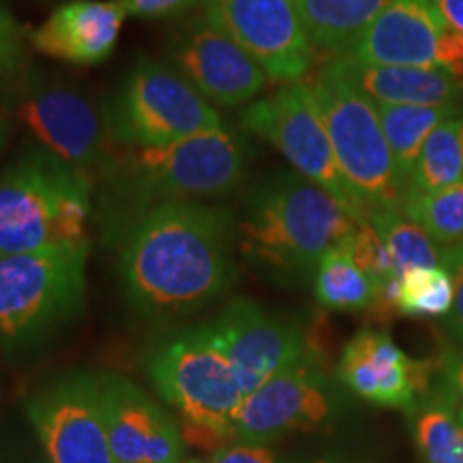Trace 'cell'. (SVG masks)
I'll return each mask as SVG.
<instances>
[{
    "label": "cell",
    "mask_w": 463,
    "mask_h": 463,
    "mask_svg": "<svg viewBox=\"0 0 463 463\" xmlns=\"http://www.w3.org/2000/svg\"><path fill=\"white\" fill-rule=\"evenodd\" d=\"M253 146L241 127L184 137L155 148H114L99 181L103 234L114 242L127 225L167 202H204L245 181Z\"/></svg>",
    "instance_id": "obj_2"
},
{
    "label": "cell",
    "mask_w": 463,
    "mask_h": 463,
    "mask_svg": "<svg viewBox=\"0 0 463 463\" xmlns=\"http://www.w3.org/2000/svg\"><path fill=\"white\" fill-rule=\"evenodd\" d=\"M167 61L213 106H249L269 82L258 62L204 15H191L176 26L167 45Z\"/></svg>",
    "instance_id": "obj_14"
},
{
    "label": "cell",
    "mask_w": 463,
    "mask_h": 463,
    "mask_svg": "<svg viewBox=\"0 0 463 463\" xmlns=\"http://www.w3.org/2000/svg\"><path fill=\"white\" fill-rule=\"evenodd\" d=\"M48 463H116L103 420L99 373L65 372L26 399Z\"/></svg>",
    "instance_id": "obj_11"
},
{
    "label": "cell",
    "mask_w": 463,
    "mask_h": 463,
    "mask_svg": "<svg viewBox=\"0 0 463 463\" xmlns=\"http://www.w3.org/2000/svg\"><path fill=\"white\" fill-rule=\"evenodd\" d=\"M208 463H283L273 449L266 444H223L222 449L213 450Z\"/></svg>",
    "instance_id": "obj_34"
},
{
    "label": "cell",
    "mask_w": 463,
    "mask_h": 463,
    "mask_svg": "<svg viewBox=\"0 0 463 463\" xmlns=\"http://www.w3.org/2000/svg\"><path fill=\"white\" fill-rule=\"evenodd\" d=\"M89 256L86 241L0 260V341L31 345L78 320Z\"/></svg>",
    "instance_id": "obj_7"
},
{
    "label": "cell",
    "mask_w": 463,
    "mask_h": 463,
    "mask_svg": "<svg viewBox=\"0 0 463 463\" xmlns=\"http://www.w3.org/2000/svg\"><path fill=\"white\" fill-rule=\"evenodd\" d=\"M402 213L431 236L439 249L463 241V183L431 194H408Z\"/></svg>",
    "instance_id": "obj_26"
},
{
    "label": "cell",
    "mask_w": 463,
    "mask_h": 463,
    "mask_svg": "<svg viewBox=\"0 0 463 463\" xmlns=\"http://www.w3.org/2000/svg\"><path fill=\"white\" fill-rule=\"evenodd\" d=\"M187 453L184 436L178 422L165 412L159 416L146 450V463H181Z\"/></svg>",
    "instance_id": "obj_31"
},
{
    "label": "cell",
    "mask_w": 463,
    "mask_h": 463,
    "mask_svg": "<svg viewBox=\"0 0 463 463\" xmlns=\"http://www.w3.org/2000/svg\"><path fill=\"white\" fill-rule=\"evenodd\" d=\"M391 0H294L316 50L345 56Z\"/></svg>",
    "instance_id": "obj_21"
},
{
    "label": "cell",
    "mask_w": 463,
    "mask_h": 463,
    "mask_svg": "<svg viewBox=\"0 0 463 463\" xmlns=\"http://www.w3.org/2000/svg\"><path fill=\"white\" fill-rule=\"evenodd\" d=\"M375 103L382 129L389 140L391 153L395 157V165L405 191H408L410 176H412L420 148L427 137L439 125L450 118H463L459 112L450 108L433 106H397V103Z\"/></svg>",
    "instance_id": "obj_22"
},
{
    "label": "cell",
    "mask_w": 463,
    "mask_h": 463,
    "mask_svg": "<svg viewBox=\"0 0 463 463\" xmlns=\"http://www.w3.org/2000/svg\"><path fill=\"white\" fill-rule=\"evenodd\" d=\"M331 61L372 101L450 108L463 116V78L444 69L367 65L350 56H333Z\"/></svg>",
    "instance_id": "obj_19"
},
{
    "label": "cell",
    "mask_w": 463,
    "mask_h": 463,
    "mask_svg": "<svg viewBox=\"0 0 463 463\" xmlns=\"http://www.w3.org/2000/svg\"><path fill=\"white\" fill-rule=\"evenodd\" d=\"M95 176L42 146L0 174V260L89 241Z\"/></svg>",
    "instance_id": "obj_4"
},
{
    "label": "cell",
    "mask_w": 463,
    "mask_h": 463,
    "mask_svg": "<svg viewBox=\"0 0 463 463\" xmlns=\"http://www.w3.org/2000/svg\"><path fill=\"white\" fill-rule=\"evenodd\" d=\"M239 127L279 150L294 172L331 194L356 223L367 222L361 202L339 170L331 137L307 82L286 84L270 97L249 103Z\"/></svg>",
    "instance_id": "obj_9"
},
{
    "label": "cell",
    "mask_w": 463,
    "mask_h": 463,
    "mask_svg": "<svg viewBox=\"0 0 463 463\" xmlns=\"http://www.w3.org/2000/svg\"><path fill=\"white\" fill-rule=\"evenodd\" d=\"M208 322L215 328L245 397L309 354V341L298 324L270 314L256 300H230Z\"/></svg>",
    "instance_id": "obj_15"
},
{
    "label": "cell",
    "mask_w": 463,
    "mask_h": 463,
    "mask_svg": "<svg viewBox=\"0 0 463 463\" xmlns=\"http://www.w3.org/2000/svg\"><path fill=\"white\" fill-rule=\"evenodd\" d=\"M453 277L447 269H414L399 277V316L444 317L453 307Z\"/></svg>",
    "instance_id": "obj_28"
},
{
    "label": "cell",
    "mask_w": 463,
    "mask_h": 463,
    "mask_svg": "<svg viewBox=\"0 0 463 463\" xmlns=\"http://www.w3.org/2000/svg\"><path fill=\"white\" fill-rule=\"evenodd\" d=\"M463 183V118L442 123L422 144L408 194H431Z\"/></svg>",
    "instance_id": "obj_24"
},
{
    "label": "cell",
    "mask_w": 463,
    "mask_h": 463,
    "mask_svg": "<svg viewBox=\"0 0 463 463\" xmlns=\"http://www.w3.org/2000/svg\"><path fill=\"white\" fill-rule=\"evenodd\" d=\"M335 414L337 389L309 352L245 397L234 442L269 444L294 431H317Z\"/></svg>",
    "instance_id": "obj_13"
},
{
    "label": "cell",
    "mask_w": 463,
    "mask_h": 463,
    "mask_svg": "<svg viewBox=\"0 0 463 463\" xmlns=\"http://www.w3.org/2000/svg\"><path fill=\"white\" fill-rule=\"evenodd\" d=\"M389 249L397 275L414 269H438L442 266V249L431 241L425 230L410 222L402 211H380L367 219Z\"/></svg>",
    "instance_id": "obj_25"
},
{
    "label": "cell",
    "mask_w": 463,
    "mask_h": 463,
    "mask_svg": "<svg viewBox=\"0 0 463 463\" xmlns=\"http://www.w3.org/2000/svg\"><path fill=\"white\" fill-rule=\"evenodd\" d=\"M433 395L453 410L457 420L463 419V352L453 345H444L439 352Z\"/></svg>",
    "instance_id": "obj_30"
},
{
    "label": "cell",
    "mask_w": 463,
    "mask_h": 463,
    "mask_svg": "<svg viewBox=\"0 0 463 463\" xmlns=\"http://www.w3.org/2000/svg\"><path fill=\"white\" fill-rule=\"evenodd\" d=\"M181 463H208L206 459H183Z\"/></svg>",
    "instance_id": "obj_38"
},
{
    "label": "cell",
    "mask_w": 463,
    "mask_h": 463,
    "mask_svg": "<svg viewBox=\"0 0 463 463\" xmlns=\"http://www.w3.org/2000/svg\"><path fill=\"white\" fill-rule=\"evenodd\" d=\"M354 225L331 194L303 174L279 172L253 184L242 198L239 249L270 279L307 281Z\"/></svg>",
    "instance_id": "obj_3"
},
{
    "label": "cell",
    "mask_w": 463,
    "mask_h": 463,
    "mask_svg": "<svg viewBox=\"0 0 463 463\" xmlns=\"http://www.w3.org/2000/svg\"><path fill=\"white\" fill-rule=\"evenodd\" d=\"M337 378L354 395L410 414L430 392V364L410 358L389 335L373 328H363L347 341Z\"/></svg>",
    "instance_id": "obj_16"
},
{
    "label": "cell",
    "mask_w": 463,
    "mask_h": 463,
    "mask_svg": "<svg viewBox=\"0 0 463 463\" xmlns=\"http://www.w3.org/2000/svg\"><path fill=\"white\" fill-rule=\"evenodd\" d=\"M449 31L438 0H391L345 56L367 65L439 69Z\"/></svg>",
    "instance_id": "obj_17"
},
{
    "label": "cell",
    "mask_w": 463,
    "mask_h": 463,
    "mask_svg": "<svg viewBox=\"0 0 463 463\" xmlns=\"http://www.w3.org/2000/svg\"><path fill=\"white\" fill-rule=\"evenodd\" d=\"M15 114L37 137L39 146L92 176L114 150L103 106L61 80L42 73L26 75L17 89Z\"/></svg>",
    "instance_id": "obj_10"
},
{
    "label": "cell",
    "mask_w": 463,
    "mask_h": 463,
    "mask_svg": "<svg viewBox=\"0 0 463 463\" xmlns=\"http://www.w3.org/2000/svg\"><path fill=\"white\" fill-rule=\"evenodd\" d=\"M202 15L273 82L297 84L314 67L317 50L294 0H202Z\"/></svg>",
    "instance_id": "obj_12"
},
{
    "label": "cell",
    "mask_w": 463,
    "mask_h": 463,
    "mask_svg": "<svg viewBox=\"0 0 463 463\" xmlns=\"http://www.w3.org/2000/svg\"><path fill=\"white\" fill-rule=\"evenodd\" d=\"M438 9L450 31L463 34V0H438Z\"/></svg>",
    "instance_id": "obj_37"
},
{
    "label": "cell",
    "mask_w": 463,
    "mask_h": 463,
    "mask_svg": "<svg viewBox=\"0 0 463 463\" xmlns=\"http://www.w3.org/2000/svg\"><path fill=\"white\" fill-rule=\"evenodd\" d=\"M114 245L127 303L148 322L198 314L239 277V217L222 204H159L127 225Z\"/></svg>",
    "instance_id": "obj_1"
},
{
    "label": "cell",
    "mask_w": 463,
    "mask_h": 463,
    "mask_svg": "<svg viewBox=\"0 0 463 463\" xmlns=\"http://www.w3.org/2000/svg\"><path fill=\"white\" fill-rule=\"evenodd\" d=\"M320 112L347 187L361 202L364 219L402 211L405 187L382 129L378 109L328 58L307 82Z\"/></svg>",
    "instance_id": "obj_6"
},
{
    "label": "cell",
    "mask_w": 463,
    "mask_h": 463,
    "mask_svg": "<svg viewBox=\"0 0 463 463\" xmlns=\"http://www.w3.org/2000/svg\"><path fill=\"white\" fill-rule=\"evenodd\" d=\"M459 431H461V442H463V419L459 420Z\"/></svg>",
    "instance_id": "obj_39"
},
{
    "label": "cell",
    "mask_w": 463,
    "mask_h": 463,
    "mask_svg": "<svg viewBox=\"0 0 463 463\" xmlns=\"http://www.w3.org/2000/svg\"><path fill=\"white\" fill-rule=\"evenodd\" d=\"M414 436L427 463H463L459 420L442 399L430 395L416 408Z\"/></svg>",
    "instance_id": "obj_27"
},
{
    "label": "cell",
    "mask_w": 463,
    "mask_h": 463,
    "mask_svg": "<svg viewBox=\"0 0 463 463\" xmlns=\"http://www.w3.org/2000/svg\"><path fill=\"white\" fill-rule=\"evenodd\" d=\"M125 9L127 15L136 17H170L184 14L198 0H114Z\"/></svg>",
    "instance_id": "obj_35"
},
{
    "label": "cell",
    "mask_w": 463,
    "mask_h": 463,
    "mask_svg": "<svg viewBox=\"0 0 463 463\" xmlns=\"http://www.w3.org/2000/svg\"><path fill=\"white\" fill-rule=\"evenodd\" d=\"M439 69L463 78V34L449 31L442 43V56H439Z\"/></svg>",
    "instance_id": "obj_36"
},
{
    "label": "cell",
    "mask_w": 463,
    "mask_h": 463,
    "mask_svg": "<svg viewBox=\"0 0 463 463\" xmlns=\"http://www.w3.org/2000/svg\"><path fill=\"white\" fill-rule=\"evenodd\" d=\"M442 269L453 277L455 298L449 314V328L457 339L463 341V247L455 245L442 249Z\"/></svg>",
    "instance_id": "obj_33"
},
{
    "label": "cell",
    "mask_w": 463,
    "mask_h": 463,
    "mask_svg": "<svg viewBox=\"0 0 463 463\" xmlns=\"http://www.w3.org/2000/svg\"><path fill=\"white\" fill-rule=\"evenodd\" d=\"M344 242L350 256L354 258V262L361 266L363 273L378 286V289L399 277L389 249H386L378 230L369 222L356 223Z\"/></svg>",
    "instance_id": "obj_29"
},
{
    "label": "cell",
    "mask_w": 463,
    "mask_h": 463,
    "mask_svg": "<svg viewBox=\"0 0 463 463\" xmlns=\"http://www.w3.org/2000/svg\"><path fill=\"white\" fill-rule=\"evenodd\" d=\"M311 281L317 305L328 311H369L378 298V286L363 273L344 241L328 249Z\"/></svg>",
    "instance_id": "obj_23"
},
{
    "label": "cell",
    "mask_w": 463,
    "mask_h": 463,
    "mask_svg": "<svg viewBox=\"0 0 463 463\" xmlns=\"http://www.w3.org/2000/svg\"><path fill=\"white\" fill-rule=\"evenodd\" d=\"M125 9L114 0H73L52 11L48 20L28 33L42 54L71 65H101L118 43Z\"/></svg>",
    "instance_id": "obj_18"
},
{
    "label": "cell",
    "mask_w": 463,
    "mask_h": 463,
    "mask_svg": "<svg viewBox=\"0 0 463 463\" xmlns=\"http://www.w3.org/2000/svg\"><path fill=\"white\" fill-rule=\"evenodd\" d=\"M103 420L116 463H146V450L164 408L125 375L101 372Z\"/></svg>",
    "instance_id": "obj_20"
},
{
    "label": "cell",
    "mask_w": 463,
    "mask_h": 463,
    "mask_svg": "<svg viewBox=\"0 0 463 463\" xmlns=\"http://www.w3.org/2000/svg\"><path fill=\"white\" fill-rule=\"evenodd\" d=\"M459 247H463V241H461V242H459Z\"/></svg>",
    "instance_id": "obj_40"
},
{
    "label": "cell",
    "mask_w": 463,
    "mask_h": 463,
    "mask_svg": "<svg viewBox=\"0 0 463 463\" xmlns=\"http://www.w3.org/2000/svg\"><path fill=\"white\" fill-rule=\"evenodd\" d=\"M103 109L109 140L125 148L165 146L228 125L187 80L153 58H137Z\"/></svg>",
    "instance_id": "obj_8"
},
{
    "label": "cell",
    "mask_w": 463,
    "mask_h": 463,
    "mask_svg": "<svg viewBox=\"0 0 463 463\" xmlns=\"http://www.w3.org/2000/svg\"><path fill=\"white\" fill-rule=\"evenodd\" d=\"M144 372L191 430L234 439L245 392L211 322L170 333L150 345Z\"/></svg>",
    "instance_id": "obj_5"
},
{
    "label": "cell",
    "mask_w": 463,
    "mask_h": 463,
    "mask_svg": "<svg viewBox=\"0 0 463 463\" xmlns=\"http://www.w3.org/2000/svg\"><path fill=\"white\" fill-rule=\"evenodd\" d=\"M24 65V34L20 24L0 0V78L20 73Z\"/></svg>",
    "instance_id": "obj_32"
}]
</instances>
